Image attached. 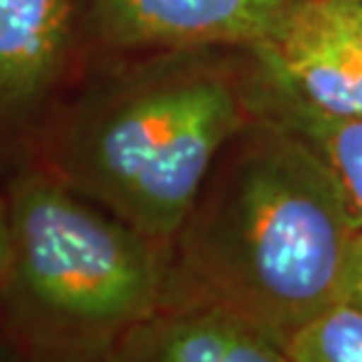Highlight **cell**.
<instances>
[{"instance_id":"obj_1","label":"cell","mask_w":362,"mask_h":362,"mask_svg":"<svg viewBox=\"0 0 362 362\" xmlns=\"http://www.w3.org/2000/svg\"><path fill=\"white\" fill-rule=\"evenodd\" d=\"M360 229L325 159L276 122L197 199L168 248L161 306H225L285 349L344 302Z\"/></svg>"},{"instance_id":"obj_2","label":"cell","mask_w":362,"mask_h":362,"mask_svg":"<svg viewBox=\"0 0 362 362\" xmlns=\"http://www.w3.org/2000/svg\"><path fill=\"white\" fill-rule=\"evenodd\" d=\"M12 257L0 325L24 358H107L164 297L168 248L52 171L7 187Z\"/></svg>"},{"instance_id":"obj_3","label":"cell","mask_w":362,"mask_h":362,"mask_svg":"<svg viewBox=\"0 0 362 362\" xmlns=\"http://www.w3.org/2000/svg\"><path fill=\"white\" fill-rule=\"evenodd\" d=\"M238 127L241 107L225 82L145 78L75 124L52 173L141 234L171 245Z\"/></svg>"},{"instance_id":"obj_4","label":"cell","mask_w":362,"mask_h":362,"mask_svg":"<svg viewBox=\"0 0 362 362\" xmlns=\"http://www.w3.org/2000/svg\"><path fill=\"white\" fill-rule=\"evenodd\" d=\"M299 0H94L103 33L122 47L248 45L279 35Z\"/></svg>"},{"instance_id":"obj_5","label":"cell","mask_w":362,"mask_h":362,"mask_svg":"<svg viewBox=\"0 0 362 362\" xmlns=\"http://www.w3.org/2000/svg\"><path fill=\"white\" fill-rule=\"evenodd\" d=\"M255 54L274 87L329 117L362 122V49L318 0H299Z\"/></svg>"},{"instance_id":"obj_6","label":"cell","mask_w":362,"mask_h":362,"mask_svg":"<svg viewBox=\"0 0 362 362\" xmlns=\"http://www.w3.org/2000/svg\"><path fill=\"white\" fill-rule=\"evenodd\" d=\"M107 362H290L285 349L218 304H171L136 325Z\"/></svg>"},{"instance_id":"obj_7","label":"cell","mask_w":362,"mask_h":362,"mask_svg":"<svg viewBox=\"0 0 362 362\" xmlns=\"http://www.w3.org/2000/svg\"><path fill=\"white\" fill-rule=\"evenodd\" d=\"M75 0H0V117L28 112L66 66Z\"/></svg>"},{"instance_id":"obj_8","label":"cell","mask_w":362,"mask_h":362,"mask_svg":"<svg viewBox=\"0 0 362 362\" xmlns=\"http://www.w3.org/2000/svg\"><path fill=\"white\" fill-rule=\"evenodd\" d=\"M276 122L304 138L332 168L362 225V122L318 112L290 94L276 101Z\"/></svg>"},{"instance_id":"obj_9","label":"cell","mask_w":362,"mask_h":362,"mask_svg":"<svg viewBox=\"0 0 362 362\" xmlns=\"http://www.w3.org/2000/svg\"><path fill=\"white\" fill-rule=\"evenodd\" d=\"M290 362H362V311L337 302L285 346Z\"/></svg>"},{"instance_id":"obj_10","label":"cell","mask_w":362,"mask_h":362,"mask_svg":"<svg viewBox=\"0 0 362 362\" xmlns=\"http://www.w3.org/2000/svg\"><path fill=\"white\" fill-rule=\"evenodd\" d=\"M318 3L362 49V3H344V0H318Z\"/></svg>"},{"instance_id":"obj_11","label":"cell","mask_w":362,"mask_h":362,"mask_svg":"<svg viewBox=\"0 0 362 362\" xmlns=\"http://www.w3.org/2000/svg\"><path fill=\"white\" fill-rule=\"evenodd\" d=\"M344 302L358 306L362 311V229L353 245V255L346 274V288H344Z\"/></svg>"},{"instance_id":"obj_12","label":"cell","mask_w":362,"mask_h":362,"mask_svg":"<svg viewBox=\"0 0 362 362\" xmlns=\"http://www.w3.org/2000/svg\"><path fill=\"white\" fill-rule=\"evenodd\" d=\"M12 257V220H10V204L7 194L0 197V283H3L7 267Z\"/></svg>"},{"instance_id":"obj_13","label":"cell","mask_w":362,"mask_h":362,"mask_svg":"<svg viewBox=\"0 0 362 362\" xmlns=\"http://www.w3.org/2000/svg\"><path fill=\"white\" fill-rule=\"evenodd\" d=\"M24 356L19 353V349L10 341V337L5 334L3 325H0V362H21Z\"/></svg>"},{"instance_id":"obj_14","label":"cell","mask_w":362,"mask_h":362,"mask_svg":"<svg viewBox=\"0 0 362 362\" xmlns=\"http://www.w3.org/2000/svg\"><path fill=\"white\" fill-rule=\"evenodd\" d=\"M21 362H107V358H24Z\"/></svg>"},{"instance_id":"obj_15","label":"cell","mask_w":362,"mask_h":362,"mask_svg":"<svg viewBox=\"0 0 362 362\" xmlns=\"http://www.w3.org/2000/svg\"><path fill=\"white\" fill-rule=\"evenodd\" d=\"M344 3H362V0H344Z\"/></svg>"}]
</instances>
